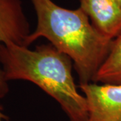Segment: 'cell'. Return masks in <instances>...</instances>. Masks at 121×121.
<instances>
[{
	"mask_svg": "<svg viewBox=\"0 0 121 121\" xmlns=\"http://www.w3.org/2000/svg\"><path fill=\"white\" fill-rule=\"evenodd\" d=\"M30 1L36 15V26L24 46L28 47L41 37L47 39L72 60L79 85L94 82L113 40L97 30L79 7L70 9L52 0Z\"/></svg>",
	"mask_w": 121,
	"mask_h": 121,
	"instance_id": "6da1fadb",
	"label": "cell"
},
{
	"mask_svg": "<svg viewBox=\"0 0 121 121\" xmlns=\"http://www.w3.org/2000/svg\"><path fill=\"white\" fill-rule=\"evenodd\" d=\"M0 64L5 80L33 83L60 105L69 121H87V104L72 74L73 63L52 44L34 50L13 43L0 45Z\"/></svg>",
	"mask_w": 121,
	"mask_h": 121,
	"instance_id": "7a4b0ae2",
	"label": "cell"
},
{
	"mask_svg": "<svg viewBox=\"0 0 121 121\" xmlns=\"http://www.w3.org/2000/svg\"><path fill=\"white\" fill-rule=\"evenodd\" d=\"M31 32L22 0H0V45L13 43L24 46ZM8 91V82L0 67V98Z\"/></svg>",
	"mask_w": 121,
	"mask_h": 121,
	"instance_id": "3957f363",
	"label": "cell"
},
{
	"mask_svg": "<svg viewBox=\"0 0 121 121\" xmlns=\"http://www.w3.org/2000/svg\"><path fill=\"white\" fill-rule=\"evenodd\" d=\"M87 104V121H121V84L79 85Z\"/></svg>",
	"mask_w": 121,
	"mask_h": 121,
	"instance_id": "277c9868",
	"label": "cell"
},
{
	"mask_svg": "<svg viewBox=\"0 0 121 121\" xmlns=\"http://www.w3.org/2000/svg\"><path fill=\"white\" fill-rule=\"evenodd\" d=\"M79 8L105 36L114 40L121 32V5L118 0H79Z\"/></svg>",
	"mask_w": 121,
	"mask_h": 121,
	"instance_id": "5b68a950",
	"label": "cell"
},
{
	"mask_svg": "<svg viewBox=\"0 0 121 121\" xmlns=\"http://www.w3.org/2000/svg\"><path fill=\"white\" fill-rule=\"evenodd\" d=\"M94 83L121 84V32L113 40L108 56L98 70Z\"/></svg>",
	"mask_w": 121,
	"mask_h": 121,
	"instance_id": "8992f818",
	"label": "cell"
},
{
	"mask_svg": "<svg viewBox=\"0 0 121 121\" xmlns=\"http://www.w3.org/2000/svg\"><path fill=\"white\" fill-rule=\"evenodd\" d=\"M3 110H4V108L0 104V121H4V120H7L8 121V117L3 113Z\"/></svg>",
	"mask_w": 121,
	"mask_h": 121,
	"instance_id": "52a82bcc",
	"label": "cell"
},
{
	"mask_svg": "<svg viewBox=\"0 0 121 121\" xmlns=\"http://www.w3.org/2000/svg\"><path fill=\"white\" fill-rule=\"evenodd\" d=\"M118 2L120 3V4L121 5V0H118Z\"/></svg>",
	"mask_w": 121,
	"mask_h": 121,
	"instance_id": "ba28073f",
	"label": "cell"
}]
</instances>
